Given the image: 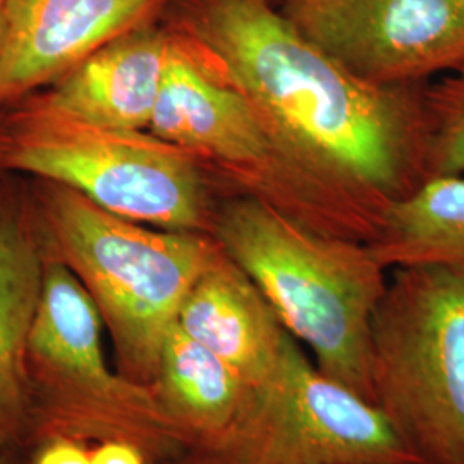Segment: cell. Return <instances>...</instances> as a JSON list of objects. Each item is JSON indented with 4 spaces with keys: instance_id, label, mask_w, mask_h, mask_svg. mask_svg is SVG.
Instances as JSON below:
<instances>
[{
    "instance_id": "1",
    "label": "cell",
    "mask_w": 464,
    "mask_h": 464,
    "mask_svg": "<svg viewBox=\"0 0 464 464\" xmlns=\"http://www.w3.org/2000/svg\"><path fill=\"white\" fill-rule=\"evenodd\" d=\"M162 23L205 76L248 97L349 181L391 203L425 181L427 83L354 78L274 0H174Z\"/></svg>"
},
{
    "instance_id": "2",
    "label": "cell",
    "mask_w": 464,
    "mask_h": 464,
    "mask_svg": "<svg viewBox=\"0 0 464 464\" xmlns=\"http://www.w3.org/2000/svg\"><path fill=\"white\" fill-rule=\"evenodd\" d=\"M170 36L149 131L195 155L226 198L255 199L320 234L366 245L379 237L391 201L349 181L248 97L205 76Z\"/></svg>"
},
{
    "instance_id": "3",
    "label": "cell",
    "mask_w": 464,
    "mask_h": 464,
    "mask_svg": "<svg viewBox=\"0 0 464 464\" xmlns=\"http://www.w3.org/2000/svg\"><path fill=\"white\" fill-rule=\"evenodd\" d=\"M28 189L44 251L95 301L117 372L150 385L184 298L220 245L210 234L166 231L114 216L64 184L32 178Z\"/></svg>"
},
{
    "instance_id": "4",
    "label": "cell",
    "mask_w": 464,
    "mask_h": 464,
    "mask_svg": "<svg viewBox=\"0 0 464 464\" xmlns=\"http://www.w3.org/2000/svg\"><path fill=\"white\" fill-rule=\"evenodd\" d=\"M214 237L318 370L373 402L370 335L389 270L370 246L312 231L249 198L222 203Z\"/></svg>"
},
{
    "instance_id": "5",
    "label": "cell",
    "mask_w": 464,
    "mask_h": 464,
    "mask_svg": "<svg viewBox=\"0 0 464 464\" xmlns=\"http://www.w3.org/2000/svg\"><path fill=\"white\" fill-rule=\"evenodd\" d=\"M0 172L64 184L150 227L214 236L226 201L207 167L149 130L92 124L34 92L0 107Z\"/></svg>"
},
{
    "instance_id": "6",
    "label": "cell",
    "mask_w": 464,
    "mask_h": 464,
    "mask_svg": "<svg viewBox=\"0 0 464 464\" xmlns=\"http://www.w3.org/2000/svg\"><path fill=\"white\" fill-rule=\"evenodd\" d=\"M373 404L423 464H464V277L389 270L370 335Z\"/></svg>"
},
{
    "instance_id": "7",
    "label": "cell",
    "mask_w": 464,
    "mask_h": 464,
    "mask_svg": "<svg viewBox=\"0 0 464 464\" xmlns=\"http://www.w3.org/2000/svg\"><path fill=\"white\" fill-rule=\"evenodd\" d=\"M103 327L83 284L45 255L28 348L34 448L50 439L122 440L141 449L151 463L188 452L150 385L109 368L102 348Z\"/></svg>"
},
{
    "instance_id": "8",
    "label": "cell",
    "mask_w": 464,
    "mask_h": 464,
    "mask_svg": "<svg viewBox=\"0 0 464 464\" xmlns=\"http://www.w3.org/2000/svg\"><path fill=\"white\" fill-rule=\"evenodd\" d=\"M216 458L226 464H420L381 410L322 373L293 337Z\"/></svg>"
},
{
    "instance_id": "9",
    "label": "cell",
    "mask_w": 464,
    "mask_h": 464,
    "mask_svg": "<svg viewBox=\"0 0 464 464\" xmlns=\"http://www.w3.org/2000/svg\"><path fill=\"white\" fill-rule=\"evenodd\" d=\"M314 45L373 86L425 84L464 61V0H276Z\"/></svg>"
},
{
    "instance_id": "10",
    "label": "cell",
    "mask_w": 464,
    "mask_h": 464,
    "mask_svg": "<svg viewBox=\"0 0 464 464\" xmlns=\"http://www.w3.org/2000/svg\"><path fill=\"white\" fill-rule=\"evenodd\" d=\"M174 0H5L0 107L57 83L122 34L160 23Z\"/></svg>"
},
{
    "instance_id": "11",
    "label": "cell",
    "mask_w": 464,
    "mask_h": 464,
    "mask_svg": "<svg viewBox=\"0 0 464 464\" xmlns=\"http://www.w3.org/2000/svg\"><path fill=\"white\" fill-rule=\"evenodd\" d=\"M44 270L28 181L0 172V450L34 449L28 348Z\"/></svg>"
},
{
    "instance_id": "12",
    "label": "cell",
    "mask_w": 464,
    "mask_h": 464,
    "mask_svg": "<svg viewBox=\"0 0 464 464\" xmlns=\"http://www.w3.org/2000/svg\"><path fill=\"white\" fill-rule=\"evenodd\" d=\"M178 325L251 389L274 379L293 339L260 287L224 249L189 289Z\"/></svg>"
},
{
    "instance_id": "13",
    "label": "cell",
    "mask_w": 464,
    "mask_h": 464,
    "mask_svg": "<svg viewBox=\"0 0 464 464\" xmlns=\"http://www.w3.org/2000/svg\"><path fill=\"white\" fill-rule=\"evenodd\" d=\"M172 36L155 23L122 34L40 90L71 116L116 130H149L164 82Z\"/></svg>"
},
{
    "instance_id": "14",
    "label": "cell",
    "mask_w": 464,
    "mask_h": 464,
    "mask_svg": "<svg viewBox=\"0 0 464 464\" xmlns=\"http://www.w3.org/2000/svg\"><path fill=\"white\" fill-rule=\"evenodd\" d=\"M162 415L188 452L216 456L248 408L253 389L176 324L150 383Z\"/></svg>"
},
{
    "instance_id": "15",
    "label": "cell",
    "mask_w": 464,
    "mask_h": 464,
    "mask_svg": "<svg viewBox=\"0 0 464 464\" xmlns=\"http://www.w3.org/2000/svg\"><path fill=\"white\" fill-rule=\"evenodd\" d=\"M368 246L387 270L435 266L464 277V176L429 178L392 201Z\"/></svg>"
},
{
    "instance_id": "16",
    "label": "cell",
    "mask_w": 464,
    "mask_h": 464,
    "mask_svg": "<svg viewBox=\"0 0 464 464\" xmlns=\"http://www.w3.org/2000/svg\"><path fill=\"white\" fill-rule=\"evenodd\" d=\"M425 179L464 176V61L423 86Z\"/></svg>"
},
{
    "instance_id": "17",
    "label": "cell",
    "mask_w": 464,
    "mask_h": 464,
    "mask_svg": "<svg viewBox=\"0 0 464 464\" xmlns=\"http://www.w3.org/2000/svg\"><path fill=\"white\" fill-rule=\"evenodd\" d=\"M28 464H92V446L74 439H50L34 446Z\"/></svg>"
},
{
    "instance_id": "18",
    "label": "cell",
    "mask_w": 464,
    "mask_h": 464,
    "mask_svg": "<svg viewBox=\"0 0 464 464\" xmlns=\"http://www.w3.org/2000/svg\"><path fill=\"white\" fill-rule=\"evenodd\" d=\"M92 464H151L141 449L122 440L99 442L92 448Z\"/></svg>"
},
{
    "instance_id": "19",
    "label": "cell",
    "mask_w": 464,
    "mask_h": 464,
    "mask_svg": "<svg viewBox=\"0 0 464 464\" xmlns=\"http://www.w3.org/2000/svg\"><path fill=\"white\" fill-rule=\"evenodd\" d=\"M151 464H226L222 459H218L212 454H203V452H184L181 456L170 458L166 461Z\"/></svg>"
},
{
    "instance_id": "20",
    "label": "cell",
    "mask_w": 464,
    "mask_h": 464,
    "mask_svg": "<svg viewBox=\"0 0 464 464\" xmlns=\"http://www.w3.org/2000/svg\"><path fill=\"white\" fill-rule=\"evenodd\" d=\"M0 464H28L19 458L16 450H0Z\"/></svg>"
},
{
    "instance_id": "21",
    "label": "cell",
    "mask_w": 464,
    "mask_h": 464,
    "mask_svg": "<svg viewBox=\"0 0 464 464\" xmlns=\"http://www.w3.org/2000/svg\"><path fill=\"white\" fill-rule=\"evenodd\" d=\"M4 34H5V0H0V50L4 44Z\"/></svg>"
},
{
    "instance_id": "22",
    "label": "cell",
    "mask_w": 464,
    "mask_h": 464,
    "mask_svg": "<svg viewBox=\"0 0 464 464\" xmlns=\"http://www.w3.org/2000/svg\"><path fill=\"white\" fill-rule=\"evenodd\" d=\"M274 2H276V0H274Z\"/></svg>"
},
{
    "instance_id": "23",
    "label": "cell",
    "mask_w": 464,
    "mask_h": 464,
    "mask_svg": "<svg viewBox=\"0 0 464 464\" xmlns=\"http://www.w3.org/2000/svg\"><path fill=\"white\" fill-rule=\"evenodd\" d=\"M420 464H423V463H420Z\"/></svg>"
}]
</instances>
